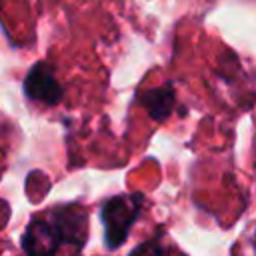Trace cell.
Returning a JSON list of instances; mask_svg holds the SVG:
<instances>
[{"label":"cell","mask_w":256,"mask_h":256,"mask_svg":"<svg viewBox=\"0 0 256 256\" xmlns=\"http://www.w3.org/2000/svg\"><path fill=\"white\" fill-rule=\"evenodd\" d=\"M86 214L76 206H62L34 216L22 236L26 256H54L62 244L82 248L86 242Z\"/></svg>","instance_id":"1"},{"label":"cell","mask_w":256,"mask_h":256,"mask_svg":"<svg viewBox=\"0 0 256 256\" xmlns=\"http://www.w3.org/2000/svg\"><path fill=\"white\" fill-rule=\"evenodd\" d=\"M142 202V194H122L108 198L100 206V222L104 226V244L108 250H116L126 242Z\"/></svg>","instance_id":"2"},{"label":"cell","mask_w":256,"mask_h":256,"mask_svg":"<svg viewBox=\"0 0 256 256\" xmlns=\"http://www.w3.org/2000/svg\"><path fill=\"white\" fill-rule=\"evenodd\" d=\"M24 94L32 102L54 106L62 98V88L46 62H36L24 78Z\"/></svg>","instance_id":"3"},{"label":"cell","mask_w":256,"mask_h":256,"mask_svg":"<svg viewBox=\"0 0 256 256\" xmlns=\"http://www.w3.org/2000/svg\"><path fill=\"white\" fill-rule=\"evenodd\" d=\"M142 104L148 112V116L152 120H166L174 108V88L172 84H164L158 88H152L148 92H144L142 96Z\"/></svg>","instance_id":"4"},{"label":"cell","mask_w":256,"mask_h":256,"mask_svg":"<svg viewBox=\"0 0 256 256\" xmlns=\"http://www.w3.org/2000/svg\"><path fill=\"white\" fill-rule=\"evenodd\" d=\"M128 256H170V252L160 240H150L136 246Z\"/></svg>","instance_id":"5"}]
</instances>
